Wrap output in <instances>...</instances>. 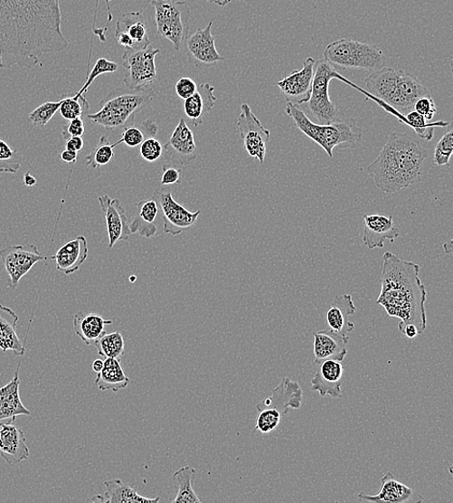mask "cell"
Segmentation results:
<instances>
[{
	"label": "cell",
	"mask_w": 453,
	"mask_h": 503,
	"mask_svg": "<svg viewBox=\"0 0 453 503\" xmlns=\"http://www.w3.org/2000/svg\"><path fill=\"white\" fill-rule=\"evenodd\" d=\"M135 214L129 223L131 233H137L141 236L149 237L157 233L158 228L156 226V220L160 215V208L153 198L144 200L135 204Z\"/></svg>",
	"instance_id": "cell-29"
},
{
	"label": "cell",
	"mask_w": 453,
	"mask_h": 503,
	"mask_svg": "<svg viewBox=\"0 0 453 503\" xmlns=\"http://www.w3.org/2000/svg\"><path fill=\"white\" fill-rule=\"evenodd\" d=\"M344 365L342 361L326 360L319 365L311 389L317 391L322 397L330 395L332 398H341L343 394Z\"/></svg>",
	"instance_id": "cell-23"
},
{
	"label": "cell",
	"mask_w": 453,
	"mask_h": 503,
	"mask_svg": "<svg viewBox=\"0 0 453 503\" xmlns=\"http://www.w3.org/2000/svg\"><path fill=\"white\" fill-rule=\"evenodd\" d=\"M112 324L111 319H105L102 316L97 314L84 315L78 312L74 316L73 327L74 331L81 341L87 346H96L107 333L105 327Z\"/></svg>",
	"instance_id": "cell-32"
},
{
	"label": "cell",
	"mask_w": 453,
	"mask_h": 503,
	"mask_svg": "<svg viewBox=\"0 0 453 503\" xmlns=\"http://www.w3.org/2000/svg\"><path fill=\"white\" fill-rule=\"evenodd\" d=\"M404 117V122L412 128L416 134L429 142L434 137L435 124L428 123V120L417 113L416 110L409 111Z\"/></svg>",
	"instance_id": "cell-41"
},
{
	"label": "cell",
	"mask_w": 453,
	"mask_h": 503,
	"mask_svg": "<svg viewBox=\"0 0 453 503\" xmlns=\"http://www.w3.org/2000/svg\"><path fill=\"white\" fill-rule=\"evenodd\" d=\"M84 123L82 118H78L72 120H70V123L64 126L62 130V135L64 139H67L71 137H82L84 134Z\"/></svg>",
	"instance_id": "cell-48"
},
{
	"label": "cell",
	"mask_w": 453,
	"mask_h": 503,
	"mask_svg": "<svg viewBox=\"0 0 453 503\" xmlns=\"http://www.w3.org/2000/svg\"><path fill=\"white\" fill-rule=\"evenodd\" d=\"M106 492L92 498L93 502L102 503H157L161 500L157 498H146L140 496L133 487L125 484L121 479L108 480L103 483Z\"/></svg>",
	"instance_id": "cell-31"
},
{
	"label": "cell",
	"mask_w": 453,
	"mask_h": 503,
	"mask_svg": "<svg viewBox=\"0 0 453 503\" xmlns=\"http://www.w3.org/2000/svg\"><path fill=\"white\" fill-rule=\"evenodd\" d=\"M139 147L141 157L149 163L159 160L163 156L164 147L154 138L146 139Z\"/></svg>",
	"instance_id": "cell-44"
},
{
	"label": "cell",
	"mask_w": 453,
	"mask_h": 503,
	"mask_svg": "<svg viewBox=\"0 0 453 503\" xmlns=\"http://www.w3.org/2000/svg\"><path fill=\"white\" fill-rule=\"evenodd\" d=\"M61 159L67 164L76 163L78 159V152L66 149L61 153Z\"/></svg>",
	"instance_id": "cell-51"
},
{
	"label": "cell",
	"mask_w": 453,
	"mask_h": 503,
	"mask_svg": "<svg viewBox=\"0 0 453 503\" xmlns=\"http://www.w3.org/2000/svg\"><path fill=\"white\" fill-rule=\"evenodd\" d=\"M115 145H110L107 136H103L100 138V142L94 147L90 155L87 157V165L91 166L93 169L97 167L108 165L115 156L113 148Z\"/></svg>",
	"instance_id": "cell-37"
},
{
	"label": "cell",
	"mask_w": 453,
	"mask_h": 503,
	"mask_svg": "<svg viewBox=\"0 0 453 503\" xmlns=\"http://www.w3.org/2000/svg\"><path fill=\"white\" fill-rule=\"evenodd\" d=\"M90 109V104L87 100L86 95L80 98L75 96L65 98L61 100L60 111L61 117L67 120H72L78 118H82L84 110Z\"/></svg>",
	"instance_id": "cell-38"
},
{
	"label": "cell",
	"mask_w": 453,
	"mask_h": 503,
	"mask_svg": "<svg viewBox=\"0 0 453 503\" xmlns=\"http://www.w3.org/2000/svg\"><path fill=\"white\" fill-rule=\"evenodd\" d=\"M207 2L216 5L220 7H225L231 3V0H207Z\"/></svg>",
	"instance_id": "cell-55"
},
{
	"label": "cell",
	"mask_w": 453,
	"mask_h": 503,
	"mask_svg": "<svg viewBox=\"0 0 453 503\" xmlns=\"http://www.w3.org/2000/svg\"><path fill=\"white\" fill-rule=\"evenodd\" d=\"M364 229L362 236L368 249L383 248L386 241L393 242L401 233L395 227L392 217L386 215H364Z\"/></svg>",
	"instance_id": "cell-20"
},
{
	"label": "cell",
	"mask_w": 453,
	"mask_h": 503,
	"mask_svg": "<svg viewBox=\"0 0 453 503\" xmlns=\"http://www.w3.org/2000/svg\"><path fill=\"white\" fill-rule=\"evenodd\" d=\"M21 167L18 150L12 149L4 139H0V173L16 174Z\"/></svg>",
	"instance_id": "cell-40"
},
{
	"label": "cell",
	"mask_w": 453,
	"mask_h": 503,
	"mask_svg": "<svg viewBox=\"0 0 453 503\" xmlns=\"http://www.w3.org/2000/svg\"><path fill=\"white\" fill-rule=\"evenodd\" d=\"M0 426V456L9 466H18L31 456L24 432L13 423Z\"/></svg>",
	"instance_id": "cell-21"
},
{
	"label": "cell",
	"mask_w": 453,
	"mask_h": 503,
	"mask_svg": "<svg viewBox=\"0 0 453 503\" xmlns=\"http://www.w3.org/2000/svg\"><path fill=\"white\" fill-rule=\"evenodd\" d=\"M195 475V469L190 466L177 470L173 475L174 482L177 487V494L174 499L169 501L174 503H201L202 499L197 497L193 487Z\"/></svg>",
	"instance_id": "cell-34"
},
{
	"label": "cell",
	"mask_w": 453,
	"mask_h": 503,
	"mask_svg": "<svg viewBox=\"0 0 453 503\" xmlns=\"http://www.w3.org/2000/svg\"><path fill=\"white\" fill-rule=\"evenodd\" d=\"M152 89L130 90L120 88L111 91L100 103L96 114L87 116L97 125L109 130L126 128L134 121L135 116L145 109L154 98Z\"/></svg>",
	"instance_id": "cell-5"
},
{
	"label": "cell",
	"mask_w": 453,
	"mask_h": 503,
	"mask_svg": "<svg viewBox=\"0 0 453 503\" xmlns=\"http://www.w3.org/2000/svg\"><path fill=\"white\" fill-rule=\"evenodd\" d=\"M19 316L9 307L0 304V348L4 353L12 351L17 356L25 354L24 343L17 333Z\"/></svg>",
	"instance_id": "cell-27"
},
{
	"label": "cell",
	"mask_w": 453,
	"mask_h": 503,
	"mask_svg": "<svg viewBox=\"0 0 453 503\" xmlns=\"http://www.w3.org/2000/svg\"><path fill=\"white\" fill-rule=\"evenodd\" d=\"M61 100L59 102L48 101L40 105L30 114V121L35 128H44L56 113L60 110Z\"/></svg>",
	"instance_id": "cell-42"
},
{
	"label": "cell",
	"mask_w": 453,
	"mask_h": 503,
	"mask_svg": "<svg viewBox=\"0 0 453 503\" xmlns=\"http://www.w3.org/2000/svg\"><path fill=\"white\" fill-rule=\"evenodd\" d=\"M453 151V132H446L434 150L433 161L438 166L448 165Z\"/></svg>",
	"instance_id": "cell-43"
},
{
	"label": "cell",
	"mask_w": 453,
	"mask_h": 503,
	"mask_svg": "<svg viewBox=\"0 0 453 503\" xmlns=\"http://www.w3.org/2000/svg\"><path fill=\"white\" fill-rule=\"evenodd\" d=\"M337 77L341 76L336 72L334 65L324 59L316 62L313 90L307 104L308 113L319 124H330L337 119L338 110L329 95L330 82Z\"/></svg>",
	"instance_id": "cell-10"
},
{
	"label": "cell",
	"mask_w": 453,
	"mask_h": 503,
	"mask_svg": "<svg viewBox=\"0 0 453 503\" xmlns=\"http://www.w3.org/2000/svg\"><path fill=\"white\" fill-rule=\"evenodd\" d=\"M84 146L81 137H71L66 141V149L79 152Z\"/></svg>",
	"instance_id": "cell-49"
},
{
	"label": "cell",
	"mask_w": 453,
	"mask_h": 503,
	"mask_svg": "<svg viewBox=\"0 0 453 503\" xmlns=\"http://www.w3.org/2000/svg\"><path fill=\"white\" fill-rule=\"evenodd\" d=\"M116 39L125 48V52L138 51L151 45L144 13L122 14L117 24Z\"/></svg>",
	"instance_id": "cell-16"
},
{
	"label": "cell",
	"mask_w": 453,
	"mask_h": 503,
	"mask_svg": "<svg viewBox=\"0 0 453 503\" xmlns=\"http://www.w3.org/2000/svg\"><path fill=\"white\" fill-rule=\"evenodd\" d=\"M109 235V248H112L118 242L128 241L132 234L129 229V221L127 217L125 208L118 199H110L108 195H99Z\"/></svg>",
	"instance_id": "cell-19"
},
{
	"label": "cell",
	"mask_w": 453,
	"mask_h": 503,
	"mask_svg": "<svg viewBox=\"0 0 453 503\" xmlns=\"http://www.w3.org/2000/svg\"><path fill=\"white\" fill-rule=\"evenodd\" d=\"M98 355L105 358L121 361L125 353V341L123 335L118 332L106 333L96 345Z\"/></svg>",
	"instance_id": "cell-36"
},
{
	"label": "cell",
	"mask_w": 453,
	"mask_h": 503,
	"mask_svg": "<svg viewBox=\"0 0 453 503\" xmlns=\"http://www.w3.org/2000/svg\"><path fill=\"white\" fill-rule=\"evenodd\" d=\"M24 183L27 187H33L37 185V180L30 172H27L24 176Z\"/></svg>",
	"instance_id": "cell-52"
},
{
	"label": "cell",
	"mask_w": 453,
	"mask_h": 503,
	"mask_svg": "<svg viewBox=\"0 0 453 503\" xmlns=\"http://www.w3.org/2000/svg\"><path fill=\"white\" fill-rule=\"evenodd\" d=\"M119 65L116 62L108 61L107 59H99L96 63L94 64L90 73L89 74L86 82L80 89L79 92H77L74 96L80 98L83 95L88 93L90 86L92 85L93 81L98 78L104 74L115 73L118 71Z\"/></svg>",
	"instance_id": "cell-39"
},
{
	"label": "cell",
	"mask_w": 453,
	"mask_h": 503,
	"mask_svg": "<svg viewBox=\"0 0 453 503\" xmlns=\"http://www.w3.org/2000/svg\"><path fill=\"white\" fill-rule=\"evenodd\" d=\"M302 401L303 390L300 384L285 377L273 390L272 396L258 404L259 415L254 430L261 434H269L273 432L278 427L282 417L288 414L289 410L301 408Z\"/></svg>",
	"instance_id": "cell-7"
},
{
	"label": "cell",
	"mask_w": 453,
	"mask_h": 503,
	"mask_svg": "<svg viewBox=\"0 0 453 503\" xmlns=\"http://www.w3.org/2000/svg\"><path fill=\"white\" fill-rule=\"evenodd\" d=\"M323 59L334 66L364 71H376L386 62L385 54L380 49L348 38L339 39L326 47Z\"/></svg>",
	"instance_id": "cell-8"
},
{
	"label": "cell",
	"mask_w": 453,
	"mask_h": 503,
	"mask_svg": "<svg viewBox=\"0 0 453 503\" xmlns=\"http://www.w3.org/2000/svg\"><path fill=\"white\" fill-rule=\"evenodd\" d=\"M152 198L159 205L164 233L166 234L178 235L191 229L202 214L201 209L191 213L179 204L174 198L172 186H163L156 190Z\"/></svg>",
	"instance_id": "cell-12"
},
{
	"label": "cell",
	"mask_w": 453,
	"mask_h": 503,
	"mask_svg": "<svg viewBox=\"0 0 453 503\" xmlns=\"http://www.w3.org/2000/svg\"><path fill=\"white\" fill-rule=\"evenodd\" d=\"M161 50L152 45L134 52H124L122 66L126 69L123 80L126 88L130 90H148L157 81L156 57Z\"/></svg>",
	"instance_id": "cell-11"
},
{
	"label": "cell",
	"mask_w": 453,
	"mask_h": 503,
	"mask_svg": "<svg viewBox=\"0 0 453 503\" xmlns=\"http://www.w3.org/2000/svg\"><path fill=\"white\" fill-rule=\"evenodd\" d=\"M20 367L21 361L11 382L0 387V425L14 423L20 415L32 414L21 399Z\"/></svg>",
	"instance_id": "cell-22"
},
{
	"label": "cell",
	"mask_w": 453,
	"mask_h": 503,
	"mask_svg": "<svg viewBox=\"0 0 453 503\" xmlns=\"http://www.w3.org/2000/svg\"><path fill=\"white\" fill-rule=\"evenodd\" d=\"M165 158L175 165L187 166L196 159L197 147L185 119H180L165 146Z\"/></svg>",
	"instance_id": "cell-18"
},
{
	"label": "cell",
	"mask_w": 453,
	"mask_h": 503,
	"mask_svg": "<svg viewBox=\"0 0 453 503\" xmlns=\"http://www.w3.org/2000/svg\"><path fill=\"white\" fill-rule=\"evenodd\" d=\"M414 491L403 483L395 480L394 475L388 471L381 479V490L375 495L360 493L358 499L361 501L382 503H403L415 500Z\"/></svg>",
	"instance_id": "cell-26"
},
{
	"label": "cell",
	"mask_w": 453,
	"mask_h": 503,
	"mask_svg": "<svg viewBox=\"0 0 453 503\" xmlns=\"http://www.w3.org/2000/svg\"><path fill=\"white\" fill-rule=\"evenodd\" d=\"M383 263L376 303L383 306L390 317L401 319L399 327L414 325L421 334L428 326V293L420 279V265L391 252L384 254Z\"/></svg>",
	"instance_id": "cell-2"
},
{
	"label": "cell",
	"mask_w": 453,
	"mask_h": 503,
	"mask_svg": "<svg viewBox=\"0 0 453 503\" xmlns=\"http://www.w3.org/2000/svg\"><path fill=\"white\" fill-rule=\"evenodd\" d=\"M197 90L196 82L188 77L180 78L175 85V91L183 100H188Z\"/></svg>",
	"instance_id": "cell-47"
},
{
	"label": "cell",
	"mask_w": 453,
	"mask_h": 503,
	"mask_svg": "<svg viewBox=\"0 0 453 503\" xmlns=\"http://www.w3.org/2000/svg\"><path fill=\"white\" fill-rule=\"evenodd\" d=\"M428 157V150L417 139L407 134L392 132L367 171L382 192L393 194L420 180L422 166Z\"/></svg>",
	"instance_id": "cell-3"
},
{
	"label": "cell",
	"mask_w": 453,
	"mask_h": 503,
	"mask_svg": "<svg viewBox=\"0 0 453 503\" xmlns=\"http://www.w3.org/2000/svg\"><path fill=\"white\" fill-rule=\"evenodd\" d=\"M130 383V377L125 374L120 361L112 358L104 360V367L101 372L97 373L95 379L99 390H110L113 393L125 389Z\"/></svg>",
	"instance_id": "cell-33"
},
{
	"label": "cell",
	"mask_w": 453,
	"mask_h": 503,
	"mask_svg": "<svg viewBox=\"0 0 453 503\" xmlns=\"http://www.w3.org/2000/svg\"><path fill=\"white\" fill-rule=\"evenodd\" d=\"M356 310V306L350 295L336 296L326 314L330 330L342 335L351 333L355 329V325L349 320V318L355 314Z\"/></svg>",
	"instance_id": "cell-28"
},
{
	"label": "cell",
	"mask_w": 453,
	"mask_h": 503,
	"mask_svg": "<svg viewBox=\"0 0 453 503\" xmlns=\"http://www.w3.org/2000/svg\"><path fill=\"white\" fill-rule=\"evenodd\" d=\"M287 114L293 119L296 128L313 139L333 157V150L343 144L355 145L362 141V129L354 119L317 124L311 121L305 111L290 102L287 104Z\"/></svg>",
	"instance_id": "cell-6"
},
{
	"label": "cell",
	"mask_w": 453,
	"mask_h": 503,
	"mask_svg": "<svg viewBox=\"0 0 453 503\" xmlns=\"http://www.w3.org/2000/svg\"><path fill=\"white\" fill-rule=\"evenodd\" d=\"M349 337L332 330L315 333V363L319 365L326 360L344 361L347 355Z\"/></svg>",
	"instance_id": "cell-24"
},
{
	"label": "cell",
	"mask_w": 453,
	"mask_h": 503,
	"mask_svg": "<svg viewBox=\"0 0 453 503\" xmlns=\"http://www.w3.org/2000/svg\"><path fill=\"white\" fill-rule=\"evenodd\" d=\"M157 33L171 42L175 51L185 44L190 33L191 9L184 0H152Z\"/></svg>",
	"instance_id": "cell-9"
},
{
	"label": "cell",
	"mask_w": 453,
	"mask_h": 503,
	"mask_svg": "<svg viewBox=\"0 0 453 503\" xmlns=\"http://www.w3.org/2000/svg\"><path fill=\"white\" fill-rule=\"evenodd\" d=\"M413 109L428 121H431L437 114V107L431 94L419 98Z\"/></svg>",
	"instance_id": "cell-45"
},
{
	"label": "cell",
	"mask_w": 453,
	"mask_h": 503,
	"mask_svg": "<svg viewBox=\"0 0 453 503\" xmlns=\"http://www.w3.org/2000/svg\"><path fill=\"white\" fill-rule=\"evenodd\" d=\"M215 88L210 83H203L196 91L184 103V110L194 126L203 123V118L214 108L218 98L214 94Z\"/></svg>",
	"instance_id": "cell-30"
},
{
	"label": "cell",
	"mask_w": 453,
	"mask_h": 503,
	"mask_svg": "<svg viewBox=\"0 0 453 503\" xmlns=\"http://www.w3.org/2000/svg\"><path fill=\"white\" fill-rule=\"evenodd\" d=\"M365 86L376 100L383 101L401 116L413 109L419 98L430 95L414 75L385 66L368 76Z\"/></svg>",
	"instance_id": "cell-4"
},
{
	"label": "cell",
	"mask_w": 453,
	"mask_h": 503,
	"mask_svg": "<svg viewBox=\"0 0 453 503\" xmlns=\"http://www.w3.org/2000/svg\"><path fill=\"white\" fill-rule=\"evenodd\" d=\"M175 164H166L163 166L161 179L162 186H173L178 185L182 179V171L175 166Z\"/></svg>",
	"instance_id": "cell-46"
},
{
	"label": "cell",
	"mask_w": 453,
	"mask_h": 503,
	"mask_svg": "<svg viewBox=\"0 0 453 503\" xmlns=\"http://www.w3.org/2000/svg\"><path fill=\"white\" fill-rule=\"evenodd\" d=\"M110 2H111V0H106L107 8H108V17H109V18H108V24H107V26H106L105 29H104V33H107V31H108V29H109V24L111 23V21H112V19H113L112 13H111V8H110V6H109V3H110Z\"/></svg>",
	"instance_id": "cell-54"
},
{
	"label": "cell",
	"mask_w": 453,
	"mask_h": 503,
	"mask_svg": "<svg viewBox=\"0 0 453 503\" xmlns=\"http://www.w3.org/2000/svg\"><path fill=\"white\" fill-rule=\"evenodd\" d=\"M212 25L213 22L211 21L204 29H198L184 44L189 62L197 68H208L224 61L216 48Z\"/></svg>",
	"instance_id": "cell-15"
},
{
	"label": "cell",
	"mask_w": 453,
	"mask_h": 503,
	"mask_svg": "<svg viewBox=\"0 0 453 503\" xmlns=\"http://www.w3.org/2000/svg\"><path fill=\"white\" fill-rule=\"evenodd\" d=\"M158 126L152 119L146 120L141 124L126 126L124 128L120 141L113 144L115 147L125 144L129 147H137L143 144L146 139L154 138L157 135Z\"/></svg>",
	"instance_id": "cell-35"
},
{
	"label": "cell",
	"mask_w": 453,
	"mask_h": 503,
	"mask_svg": "<svg viewBox=\"0 0 453 503\" xmlns=\"http://www.w3.org/2000/svg\"><path fill=\"white\" fill-rule=\"evenodd\" d=\"M316 62L313 58L307 59L301 70L278 81V87L288 102L300 106L309 100L313 90Z\"/></svg>",
	"instance_id": "cell-17"
},
{
	"label": "cell",
	"mask_w": 453,
	"mask_h": 503,
	"mask_svg": "<svg viewBox=\"0 0 453 503\" xmlns=\"http://www.w3.org/2000/svg\"><path fill=\"white\" fill-rule=\"evenodd\" d=\"M399 329L409 339H414L418 337V335H420L419 329L414 325L400 327Z\"/></svg>",
	"instance_id": "cell-50"
},
{
	"label": "cell",
	"mask_w": 453,
	"mask_h": 503,
	"mask_svg": "<svg viewBox=\"0 0 453 503\" xmlns=\"http://www.w3.org/2000/svg\"><path fill=\"white\" fill-rule=\"evenodd\" d=\"M61 0H0V68L33 69L44 54L66 50Z\"/></svg>",
	"instance_id": "cell-1"
},
{
	"label": "cell",
	"mask_w": 453,
	"mask_h": 503,
	"mask_svg": "<svg viewBox=\"0 0 453 503\" xmlns=\"http://www.w3.org/2000/svg\"><path fill=\"white\" fill-rule=\"evenodd\" d=\"M237 131L242 138L248 155L263 164L267 144L270 141V131L264 128L246 103L241 106V114L237 119Z\"/></svg>",
	"instance_id": "cell-13"
},
{
	"label": "cell",
	"mask_w": 453,
	"mask_h": 503,
	"mask_svg": "<svg viewBox=\"0 0 453 503\" xmlns=\"http://www.w3.org/2000/svg\"><path fill=\"white\" fill-rule=\"evenodd\" d=\"M6 272L10 278V286L15 289L23 277L30 272L39 261L51 259L41 254L35 245H14L0 250Z\"/></svg>",
	"instance_id": "cell-14"
},
{
	"label": "cell",
	"mask_w": 453,
	"mask_h": 503,
	"mask_svg": "<svg viewBox=\"0 0 453 503\" xmlns=\"http://www.w3.org/2000/svg\"><path fill=\"white\" fill-rule=\"evenodd\" d=\"M104 367V360L102 359H96L92 363V369L94 372L99 373L101 372Z\"/></svg>",
	"instance_id": "cell-53"
},
{
	"label": "cell",
	"mask_w": 453,
	"mask_h": 503,
	"mask_svg": "<svg viewBox=\"0 0 453 503\" xmlns=\"http://www.w3.org/2000/svg\"><path fill=\"white\" fill-rule=\"evenodd\" d=\"M89 258V243L86 237L80 235L60 248L51 257L56 261V270L65 275L74 274Z\"/></svg>",
	"instance_id": "cell-25"
}]
</instances>
